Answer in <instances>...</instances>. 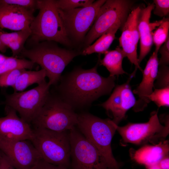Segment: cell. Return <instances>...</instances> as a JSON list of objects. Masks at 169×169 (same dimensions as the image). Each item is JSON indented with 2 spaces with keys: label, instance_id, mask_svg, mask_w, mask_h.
I'll return each mask as SVG.
<instances>
[{
  "label": "cell",
  "instance_id": "10",
  "mask_svg": "<svg viewBox=\"0 0 169 169\" xmlns=\"http://www.w3.org/2000/svg\"><path fill=\"white\" fill-rule=\"evenodd\" d=\"M50 86L45 81L35 87L25 91L14 92L5 96V103L19 114L29 124L32 122L45 103Z\"/></svg>",
  "mask_w": 169,
  "mask_h": 169
},
{
  "label": "cell",
  "instance_id": "13",
  "mask_svg": "<svg viewBox=\"0 0 169 169\" xmlns=\"http://www.w3.org/2000/svg\"><path fill=\"white\" fill-rule=\"evenodd\" d=\"M135 74L133 72L125 83L116 86L108 100L100 105L111 115L112 120L117 125L125 118L127 111L135 104L136 100L130 85Z\"/></svg>",
  "mask_w": 169,
  "mask_h": 169
},
{
  "label": "cell",
  "instance_id": "36",
  "mask_svg": "<svg viewBox=\"0 0 169 169\" xmlns=\"http://www.w3.org/2000/svg\"><path fill=\"white\" fill-rule=\"evenodd\" d=\"M157 164L161 169H169V155L163 158Z\"/></svg>",
  "mask_w": 169,
  "mask_h": 169
},
{
  "label": "cell",
  "instance_id": "32",
  "mask_svg": "<svg viewBox=\"0 0 169 169\" xmlns=\"http://www.w3.org/2000/svg\"><path fill=\"white\" fill-rule=\"evenodd\" d=\"M31 35L28 34L19 39L12 42L7 45L8 48L11 49L12 53V57H15L20 54L24 48V44L28 38Z\"/></svg>",
  "mask_w": 169,
  "mask_h": 169
},
{
  "label": "cell",
  "instance_id": "26",
  "mask_svg": "<svg viewBox=\"0 0 169 169\" xmlns=\"http://www.w3.org/2000/svg\"><path fill=\"white\" fill-rule=\"evenodd\" d=\"M58 8L62 10H68L79 8L85 7L91 5L93 0H55Z\"/></svg>",
  "mask_w": 169,
  "mask_h": 169
},
{
  "label": "cell",
  "instance_id": "16",
  "mask_svg": "<svg viewBox=\"0 0 169 169\" xmlns=\"http://www.w3.org/2000/svg\"><path fill=\"white\" fill-rule=\"evenodd\" d=\"M35 10L17 6L0 4V28L31 31Z\"/></svg>",
  "mask_w": 169,
  "mask_h": 169
},
{
  "label": "cell",
  "instance_id": "25",
  "mask_svg": "<svg viewBox=\"0 0 169 169\" xmlns=\"http://www.w3.org/2000/svg\"><path fill=\"white\" fill-rule=\"evenodd\" d=\"M154 89L148 97L149 100L154 102L158 107H169V87Z\"/></svg>",
  "mask_w": 169,
  "mask_h": 169
},
{
  "label": "cell",
  "instance_id": "23",
  "mask_svg": "<svg viewBox=\"0 0 169 169\" xmlns=\"http://www.w3.org/2000/svg\"><path fill=\"white\" fill-rule=\"evenodd\" d=\"M35 64L29 60L18 59L12 56L8 57L3 62L0 64V76L17 69H31Z\"/></svg>",
  "mask_w": 169,
  "mask_h": 169
},
{
  "label": "cell",
  "instance_id": "19",
  "mask_svg": "<svg viewBox=\"0 0 169 169\" xmlns=\"http://www.w3.org/2000/svg\"><path fill=\"white\" fill-rule=\"evenodd\" d=\"M169 141L165 140L153 145H145L131 154L132 159L145 166L157 164L169 155Z\"/></svg>",
  "mask_w": 169,
  "mask_h": 169
},
{
  "label": "cell",
  "instance_id": "21",
  "mask_svg": "<svg viewBox=\"0 0 169 169\" xmlns=\"http://www.w3.org/2000/svg\"><path fill=\"white\" fill-rule=\"evenodd\" d=\"M123 25L119 23L114 25L100 37L93 44L86 47L81 54L87 55L96 53L105 54L114 39L117 31L119 28H122Z\"/></svg>",
  "mask_w": 169,
  "mask_h": 169
},
{
  "label": "cell",
  "instance_id": "7",
  "mask_svg": "<svg viewBox=\"0 0 169 169\" xmlns=\"http://www.w3.org/2000/svg\"><path fill=\"white\" fill-rule=\"evenodd\" d=\"M71 169H118L112 166L76 127L69 131Z\"/></svg>",
  "mask_w": 169,
  "mask_h": 169
},
{
  "label": "cell",
  "instance_id": "8",
  "mask_svg": "<svg viewBox=\"0 0 169 169\" xmlns=\"http://www.w3.org/2000/svg\"><path fill=\"white\" fill-rule=\"evenodd\" d=\"M134 3V1L129 0H106L84 38L86 47L115 25H124Z\"/></svg>",
  "mask_w": 169,
  "mask_h": 169
},
{
  "label": "cell",
  "instance_id": "6",
  "mask_svg": "<svg viewBox=\"0 0 169 169\" xmlns=\"http://www.w3.org/2000/svg\"><path fill=\"white\" fill-rule=\"evenodd\" d=\"M78 114L58 94L50 93L44 105L31 123L34 128L62 132L76 127Z\"/></svg>",
  "mask_w": 169,
  "mask_h": 169
},
{
  "label": "cell",
  "instance_id": "35",
  "mask_svg": "<svg viewBox=\"0 0 169 169\" xmlns=\"http://www.w3.org/2000/svg\"><path fill=\"white\" fill-rule=\"evenodd\" d=\"M0 169H15L2 152L0 156Z\"/></svg>",
  "mask_w": 169,
  "mask_h": 169
},
{
  "label": "cell",
  "instance_id": "18",
  "mask_svg": "<svg viewBox=\"0 0 169 169\" xmlns=\"http://www.w3.org/2000/svg\"><path fill=\"white\" fill-rule=\"evenodd\" d=\"M154 8L153 3L146 7L141 8L138 18V30L140 39V52L138 58L139 64L151 50L153 44V31L163 21L162 20L153 23L150 22L152 11Z\"/></svg>",
  "mask_w": 169,
  "mask_h": 169
},
{
  "label": "cell",
  "instance_id": "9",
  "mask_svg": "<svg viewBox=\"0 0 169 169\" xmlns=\"http://www.w3.org/2000/svg\"><path fill=\"white\" fill-rule=\"evenodd\" d=\"M157 113L152 112L146 123H130L123 126L117 125L116 131L121 136L123 142L140 145L149 142L154 145L160 139L166 138L169 133V117L167 116L163 125L160 123Z\"/></svg>",
  "mask_w": 169,
  "mask_h": 169
},
{
  "label": "cell",
  "instance_id": "22",
  "mask_svg": "<svg viewBox=\"0 0 169 169\" xmlns=\"http://www.w3.org/2000/svg\"><path fill=\"white\" fill-rule=\"evenodd\" d=\"M45 70L43 69L38 71L25 70L19 76L15 84L12 87L14 92L23 91L29 86L37 83L39 84L45 81Z\"/></svg>",
  "mask_w": 169,
  "mask_h": 169
},
{
  "label": "cell",
  "instance_id": "24",
  "mask_svg": "<svg viewBox=\"0 0 169 169\" xmlns=\"http://www.w3.org/2000/svg\"><path fill=\"white\" fill-rule=\"evenodd\" d=\"M169 19L164 18L163 21L152 33L153 43L155 49V51L158 52L161 47L169 37Z\"/></svg>",
  "mask_w": 169,
  "mask_h": 169
},
{
  "label": "cell",
  "instance_id": "27",
  "mask_svg": "<svg viewBox=\"0 0 169 169\" xmlns=\"http://www.w3.org/2000/svg\"><path fill=\"white\" fill-rule=\"evenodd\" d=\"M26 69H18L10 71L0 76V87H13L21 74Z\"/></svg>",
  "mask_w": 169,
  "mask_h": 169
},
{
  "label": "cell",
  "instance_id": "11",
  "mask_svg": "<svg viewBox=\"0 0 169 169\" xmlns=\"http://www.w3.org/2000/svg\"><path fill=\"white\" fill-rule=\"evenodd\" d=\"M105 1L98 0L88 6L70 10H62L58 8L60 16L71 41L72 40L79 43L84 41L100 8Z\"/></svg>",
  "mask_w": 169,
  "mask_h": 169
},
{
  "label": "cell",
  "instance_id": "28",
  "mask_svg": "<svg viewBox=\"0 0 169 169\" xmlns=\"http://www.w3.org/2000/svg\"><path fill=\"white\" fill-rule=\"evenodd\" d=\"M154 89L169 87V68L168 66H159Z\"/></svg>",
  "mask_w": 169,
  "mask_h": 169
},
{
  "label": "cell",
  "instance_id": "38",
  "mask_svg": "<svg viewBox=\"0 0 169 169\" xmlns=\"http://www.w3.org/2000/svg\"><path fill=\"white\" fill-rule=\"evenodd\" d=\"M146 169H161L157 164L145 166Z\"/></svg>",
  "mask_w": 169,
  "mask_h": 169
},
{
  "label": "cell",
  "instance_id": "39",
  "mask_svg": "<svg viewBox=\"0 0 169 169\" xmlns=\"http://www.w3.org/2000/svg\"><path fill=\"white\" fill-rule=\"evenodd\" d=\"M8 57L0 54V64L3 62Z\"/></svg>",
  "mask_w": 169,
  "mask_h": 169
},
{
  "label": "cell",
  "instance_id": "14",
  "mask_svg": "<svg viewBox=\"0 0 169 169\" xmlns=\"http://www.w3.org/2000/svg\"><path fill=\"white\" fill-rule=\"evenodd\" d=\"M141 9L138 6L129 13L122 29V32L119 38L120 47L130 62L134 64L136 69L142 72L139 63L137 55V44L139 39L138 30V18Z\"/></svg>",
  "mask_w": 169,
  "mask_h": 169
},
{
  "label": "cell",
  "instance_id": "34",
  "mask_svg": "<svg viewBox=\"0 0 169 169\" xmlns=\"http://www.w3.org/2000/svg\"><path fill=\"white\" fill-rule=\"evenodd\" d=\"M32 169H67L62 166L50 164L41 159Z\"/></svg>",
  "mask_w": 169,
  "mask_h": 169
},
{
  "label": "cell",
  "instance_id": "15",
  "mask_svg": "<svg viewBox=\"0 0 169 169\" xmlns=\"http://www.w3.org/2000/svg\"><path fill=\"white\" fill-rule=\"evenodd\" d=\"M5 116L0 117V138L8 141H31L34 131L29 123L19 117L17 112L6 106Z\"/></svg>",
  "mask_w": 169,
  "mask_h": 169
},
{
  "label": "cell",
  "instance_id": "31",
  "mask_svg": "<svg viewBox=\"0 0 169 169\" xmlns=\"http://www.w3.org/2000/svg\"><path fill=\"white\" fill-rule=\"evenodd\" d=\"M153 13L161 17L167 15L169 13V0H154Z\"/></svg>",
  "mask_w": 169,
  "mask_h": 169
},
{
  "label": "cell",
  "instance_id": "29",
  "mask_svg": "<svg viewBox=\"0 0 169 169\" xmlns=\"http://www.w3.org/2000/svg\"><path fill=\"white\" fill-rule=\"evenodd\" d=\"M29 34H31V32L28 31H19L8 33L0 29V40L7 47V45L11 42Z\"/></svg>",
  "mask_w": 169,
  "mask_h": 169
},
{
  "label": "cell",
  "instance_id": "2",
  "mask_svg": "<svg viewBox=\"0 0 169 169\" xmlns=\"http://www.w3.org/2000/svg\"><path fill=\"white\" fill-rule=\"evenodd\" d=\"M55 42L44 41L34 44L30 49L24 48L21 56L38 64L46 72L50 86L56 84L65 67L81 53L59 47Z\"/></svg>",
  "mask_w": 169,
  "mask_h": 169
},
{
  "label": "cell",
  "instance_id": "5",
  "mask_svg": "<svg viewBox=\"0 0 169 169\" xmlns=\"http://www.w3.org/2000/svg\"><path fill=\"white\" fill-rule=\"evenodd\" d=\"M30 141L42 159L50 164L70 168V144L69 131L57 132L34 128Z\"/></svg>",
  "mask_w": 169,
  "mask_h": 169
},
{
  "label": "cell",
  "instance_id": "12",
  "mask_svg": "<svg viewBox=\"0 0 169 169\" xmlns=\"http://www.w3.org/2000/svg\"><path fill=\"white\" fill-rule=\"evenodd\" d=\"M0 150L15 169H32L42 159L28 140L11 141L0 138Z\"/></svg>",
  "mask_w": 169,
  "mask_h": 169
},
{
  "label": "cell",
  "instance_id": "30",
  "mask_svg": "<svg viewBox=\"0 0 169 169\" xmlns=\"http://www.w3.org/2000/svg\"><path fill=\"white\" fill-rule=\"evenodd\" d=\"M0 4L17 6L35 10L37 9V0H0Z\"/></svg>",
  "mask_w": 169,
  "mask_h": 169
},
{
  "label": "cell",
  "instance_id": "1",
  "mask_svg": "<svg viewBox=\"0 0 169 169\" xmlns=\"http://www.w3.org/2000/svg\"><path fill=\"white\" fill-rule=\"evenodd\" d=\"M97 68L96 65L90 69H74L61 80L58 95L74 109L89 105L100 97L110 94L115 86V77H104Z\"/></svg>",
  "mask_w": 169,
  "mask_h": 169
},
{
  "label": "cell",
  "instance_id": "17",
  "mask_svg": "<svg viewBox=\"0 0 169 169\" xmlns=\"http://www.w3.org/2000/svg\"><path fill=\"white\" fill-rule=\"evenodd\" d=\"M158 53L154 51L142 71V80L133 91L138 97L133 107L135 112L143 111L150 102L148 97L153 92L155 81L157 75L159 66Z\"/></svg>",
  "mask_w": 169,
  "mask_h": 169
},
{
  "label": "cell",
  "instance_id": "33",
  "mask_svg": "<svg viewBox=\"0 0 169 169\" xmlns=\"http://www.w3.org/2000/svg\"><path fill=\"white\" fill-rule=\"evenodd\" d=\"M158 52L161 55L159 65L168 66L169 64V37L161 47Z\"/></svg>",
  "mask_w": 169,
  "mask_h": 169
},
{
  "label": "cell",
  "instance_id": "4",
  "mask_svg": "<svg viewBox=\"0 0 169 169\" xmlns=\"http://www.w3.org/2000/svg\"><path fill=\"white\" fill-rule=\"evenodd\" d=\"M117 125L110 119L83 113L78 114L76 127L112 166L120 169V164L115 158L111 147Z\"/></svg>",
  "mask_w": 169,
  "mask_h": 169
},
{
  "label": "cell",
  "instance_id": "3",
  "mask_svg": "<svg viewBox=\"0 0 169 169\" xmlns=\"http://www.w3.org/2000/svg\"><path fill=\"white\" fill-rule=\"evenodd\" d=\"M37 9L39 13L30 26V42L35 44L52 41L68 46L72 45L55 0H37Z\"/></svg>",
  "mask_w": 169,
  "mask_h": 169
},
{
  "label": "cell",
  "instance_id": "20",
  "mask_svg": "<svg viewBox=\"0 0 169 169\" xmlns=\"http://www.w3.org/2000/svg\"><path fill=\"white\" fill-rule=\"evenodd\" d=\"M104 58L100 60V64L105 67L110 73V76H119L127 73L123 70L122 63L126 57L122 49L119 47L113 50L107 51Z\"/></svg>",
  "mask_w": 169,
  "mask_h": 169
},
{
  "label": "cell",
  "instance_id": "40",
  "mask_svg": "<svg viewBox=\"0 0 169 169\" xmlns=\"http://www.w3.org/2000/svg\"><path fill=\"white\" fill-rule=\"evenodd\" d=\"M0 155H1V152H0Z\"/></svg>",
  "mask_w": 169,
  "mask_h": 169
},
{
  "label": "cell",
  "instance_id": "37",
  "mask_svg": "<svg viewBox=\"0 0 169 169\" xmlns=\"http://www.w3.org/2000/svg\"><path fill=\"white\" fill-rule=\"evenodd\" d=\"M8 47L0 40V51L3 53H5Z\"/></svg>",
  "mask_w": 169,
  "mask_h": 169
}]
</instances>
